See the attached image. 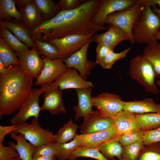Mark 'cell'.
I'll return each mask as SVG.
<instances>
[{
	"instance_id": "6da1fadb",
	"label": "cell",
	"mask_w": 160,
	"mask_h": 160,
	"mask_svg": "<svg viewBox=\"0 0 160 160\" xmlns=\"http://www.w3.org/2000/svg\"><path fill=\"white\" fill-rule=\"evenodd\" d=\"M33 78L18 65L6 68L0 74V118L18 110L30 95Z\"/></svg>"
},
{
	"instance_id": "7a4b0ae2",
	"label": "cell",
	"mask_w": 160,
	"mask_h": 160,
	"mask_svg": "<svg viewBox=\"0 0 160 160\" xmlns=\"http://www.w3.org/2000/svg\"><path fill=\"white\" fill-rule=\"evenodd\" d=\"M100 1L87 0L74 9L62 11L64 21L61 37L73 34H95L98 31L108 30L109 27L96 25L91 21Z\"/></svg>"
},
{
	"instance_id": "3957f363",
	"label": "cell",
	"mask_w": 160,
	"mask_h": 160,
	"mask_svg": "<svg viewBox=\"0 0 160 160\" xmlns=\"http://www.w3.org/2000/svg\"><path fill=\"white\" fill-rule=\"evenodd\" d=\"M143 6L134 24L132 33L135 42L148 45L158 42L154 36L160 31V16L148 6Z\"/></svg>"
},
{
	"instance_id": "277c9868",
	"label": "cell",
	"mask_w": 160,
	"mask_h": 160,
	"mask_svg": "<svg viewBox=\"0 0 160 160\" xmlns=\"http://www.w3.org/2000/svg\"><path fill=\"white\" fill-rule=\"evenodd\" d=\"M129 72L130 77L145 88L146 92L153 94L160 92L155 82L156 75L153 67L142 55L130 60Z\"/></svg>"
},
{
	"instance_id": "5b68a950",
	"label": "cell",
	"mask_w": 160,
	"mask_h": 160,
	"mask_svg": "<svg viewBox=\"0 0 160 160\" xmlns=\"http://www.w3.org/2000/svg\"><path fill=\"white\" fill-rule=\"evenodd\" d=\"M143 7L139 0H137L136 3L129 8L108 15L104 24H112L118 27L128 36L131 43L134 44L135 42L132 33L133 27Z\"/></svg>"
},
{
	"instance_id": "8992f818",
	"label": "cell",
	"mask_w": 160,
	"mask_h": 160,
	"mask_svg": "<svg viewBox=\"0 0 160 160\" xmlns=\"http://www.w3.org/2000/svg\"><path fill=\"white\" fill-rule=\"evenodd\" d=\"M13 132L23 135L25 138L35 148L49 143H56L55 135L48 129L42 128L38 119L35 118L30 124L21 122L16 125Z\"/></svg>"
},
{
	"instance_id": "52a82bcc",
	"label": "cell",
	"mask_w": 160,
	"mask_h": 160,
	"mask_svg": "<svg viewBox=\"0 0 160 160\" xmlns=\"http://www.w3.org/2000/svg\"><path fill=\"white\" fill-rule=\"evenodd\" d=\"M44 92V90L42 88H33L29 97L19 108L18 112L10 119V122L11 125H16L21 122H26L31 117L38 119L40 112L42 110L39 104V97Z\"/></svg>"
},
{
	"instance_id": "ba28073f",
	"label": "cell",
	"mask_w": 160,
	"mask_h": 160,
	"mask_svg": "<svg viewBox=\"0 0 160 160\" xmlns=\"http://www.w3.org/2000/svg\"><path fill=\"white\" fill-rule=\"evenodd\" d=\"M95 34H73L48 41L54 45L66 59L81 48Z\"/></svg>"
},
{
	"instance_id": "9c48e42d",
	"label": "cell",
	"mask_w": 160,
	"mask_h": 160,
	"mask_svg": "<svg viewBox=\"0 0 160 160\" xmlns=\"http://www.w3.org/2000/svg\"><path fill=\"white\" fill-rule=\"evenodd\" d=\"M44 91L42 110L56 115L60 113L65 114L66 109L62 98V90L60 89L55 81L40 86Z\"/></svg>"
},
{
	"instance_id": "30bf717a",
	"label": "cell",
	"mask_w": 160,
	"mask_h": 160,
	"mask_svg": "<svg viewBox=\"0 0 160 160\" xmlns=\"http://www.w3.org/2000/svg\"><path fill=\"white\" fill-rule=\"evenodd\" d=\"M93 106L103 116L112 118L123 110L124 101L114 93L106 92L93 97Z\"/></svg>"
},
{
	"instance_id": "8fae6325",
	"label": "cell",
	"mask_w": 160,
	"mask_h": 160,
	"mask_svg": "<svg viewBox=\"0 0 160 160\" xmlns=\"http://www.w3.org/2000/svg\"><path fill=\"white\" fill-rule=\"evenodd\" d=\"M136 2L137 0H101L91 21L96 25L104 27V22L108 15L129 8Z\"/></svg>"
},
{
	"instance_id": "7c38bea8",
	"label": "cell",
	"mask_w": 160,
	"mask_h": 160,
	"mask_svg": "<svg viewBox=\"0 0 160 160\" xmlns=\"http://www.w3.org/2000/svg\"><path fill=\"white\" fill-rule=\"evenodd\" d=\"M91 42L90 39L80 49L63 60L67 68L76 69L79 71V75L85 80L87 76L90 75V70L95 67L97 64L87 58V50Z\"/></svg>"
},
{
	"instance_id": "4fadbf2b",
	"label": "cell",
	"mask_w": 160,
	"mask_h": 160,
	"mask_svg": "<svg viewBox=\"0 0 160 160\" xmlns=\"http://www.w3.org/2000/svg\"><path fill=\"white\" fill-rule=\"evenodd\" d=\"M22 22L32 32L44 21L33 0H15Z\"/></svg>"
},
{
	"instance_id": "5bb4252c",
	"label": "cell",
	"mask_w": 160,
	"mask_h": 160,
	"mask_svg": "<svg viewBox=\"0 0 160 160\" xmlns=\"http://www.w3.org/2000/svg\"><path fill=\"white\" fill-rule=\"evenodd\" d=\"M15 53L21 68L33 78L37 79L44 68V62L40 57L36 48Z\"/></svg>"
},
{
	"instance_id": "9a60e30c",
	"label": "cell",
	"mask_w": 160,
	"mask_h": 160,
	"mask_svg": "<svg viewBox=\"0 0 160 160\" xmlns=\"http://www.w3.org/2000/svg\"><path fill=\"white\" fill-rule=\"evenodd\" d=\"M44 62V68L35 84L41 86L55 81L63 74L67 69L63 60L60 59L52 60L41 56Z\"/></svg>"
},
{
	"instance_id": "2e32d148",
	"label": "cell",
	"mask_w": 160,
	"mask_h": 160,
	"mask_svg": "<svg viewBox=\"0 0 160 160\" xmlns=\"http://www.w3.org/2000/svg\"><path fill=\"white\" fill-rule=\"evenodd\" d=\"M79 127L82 135H88L107 129L113 126L111 118L102 116L98 110L93 111L84 118Z\"/></svg>"
},
{
	"instance_id": "e0dca14e",
	"label": "cell",
	"mask_w": 160,
	"mask_h": 160,
	"mask_svg": "<svg viewBox=\"0 0 160 160\" xmlns=\"http://www.w3.org/2000/svg\"><path fill=\"white\" fill-rule=\"evenodd\" d=\"M60 89L86 88L94 87L92 82L82 78L74 68H67L65 72L55 81Z\"/></svg>"
},
{
	"instance_id": "ac0fdd59",
	"label": "cell",
	"mask_w": 160,
	"mask_h": 160,
	"mask_svg": "<svg viewBox=\"0 0 160 160\" xmlns=\"http://www.w3.org/2000/svg\"><path fill=\"white\" fill-rule=\"evenodd\" d=\"M91 42L102 44L113 50L116 46L124 40H129L128 36L117 26L110 25L107 31L101 34H95L91 39Z\"/></svg>"
},
{
	"instance_id": "d6986e66",
	"label": "cell",
	"mask_w": 160,
	"mask_h": 160,
	"mask_svg": "<svg viewBox=\"0 0 160 160\" xmlns=\"http://www.w3.org/2000/svg\"><path fill=\"white\" fill-rule=\"evenodd\" d=\"M0 24L8 29L20 41L29 48L36 47L32 32L21 21L13 18L0 20Z\"/></svg>"
},
{
	"instance_id": "ffe728a7",
	"label": "cell",
	"mask_w": 160,
	"mask_h": 160,
	"mask_svg": "<svg viewBox=\"0 0 160 160\" xmlns=\"http://www.w3.org/2000/svg\"><path fill=\"white\" fill-rule=\"evenodd\" d=\"M112 119L113 126L119 135L141 129L135 114L129 111L123 110Z\"/></svg>"
},
{
	"instance_id": "44dd1931",
	"label": "cell",
	"mask_w": 160,
	"mask_h": 160,
	"mask_svg": "<svg viewBox=\"0 0 160 160\" xmlns=\"http://www.w3.org/2000/svg\"><path fill=\"white\" fill-rule=\"evenodd\" d=\"M78 98L77 105L72 108L75 112V120L81 117L84 118L93 111V97L91 96V87L75 89Z\"/></svg>"
},
{
	"instance_id": "7402d4cb",
	"label": "cell",
	"mask_w": 160,
	"mask_h": 160,
	"mask_svg": "<svg viewBox=\"0 0 160 160\" xmlns=\"http://www.w3.org/2000/svg\"><path fill=\"white\" fill-rule=\"evenodd\" d=\"M118 135L116 129L113 126L107 129L96 133L79 135V138L81 146L97 147L101 143Z\"/></svg>"
},
{
	"instance_id": "603a6c76",
	"label": "cell",
	"mask_w": 160,
	"mask_h": 160,
	"mask_svg": "<svg viewBox=\"0 0 160 160\" xmlns=\"http://www.w3.org/2000/svg\"><path fill=\"white\" fill-rule=\"evenodd\" d=\"M123 110L135 114H143L160 112V105L152 98H148L140 100L124 101Z\"/></svg>"
},
{
	"instance_id": "cb8c5ba5",
	"label": "cell",
	"mask_w": 160,
	"mask_h": 160,
	"mask_svg": "<svg viewBox=\"0 0 160 160\" xmlns=\"http://www.w3.org/2000/svg\"><path fill=\"white\" fill-rule=\"evenodd\" d=\"M11 137L16 141H8L7 144L14 147L18 152L22 160H33V154L35 147L29 142H28L23 135H17L13 132L9 134Z\"/></svg>"
},
{
	"instance_id": "d4e9b609",
	"label": "cell",
	"mask_w": 160,
	"mask_h": 160,
	"mask_svg": "<svg viewBox=\"0 0 160 160\" xmlns=\"http://www.w3.org/2000/svg\"><path fill=\"white\" fill-rule=\"evenodd\" d=\"M119 135L117 136L98 146V150L109 160H121L122 146L119 141Z\"/></svg>"
},
{
	"instance_id": "484cf974",
	"label": "cell",
	"mask_w": 160,
	"mask_h": 160,
	"mask_svg": "<svg viewBox=\"0 0 160 160\" xmlns=\"http://www.w3.org/2000/svg\"><path fill=\"white\" fill-rule=\"evenodd\" d=\"M44 22L50 20L61 11L58 3L52 0H33Z\"/></svg>"
},
{
	"instance_id": "4316f807",
	"label": "cell",
	"mask_w": 160,
	"mask_h": 160,
	"mask_svg": "<svg viewBox=\"0 0 160 160\" xmlns=\"http://www.w3.org/2000/svg\"><path fill=\"white\" fill-rule=\"evenodd\" d=\"M158 44L152 42L147 45L142 55L152 65L156 76L160 79V47Z\"/></svg>"
},
{
	"instance_id": "83f0119b",
	"label": "cell",
	"mask_w": 160,
	"mask_h": 160,
	"mask_svg": "<svg viewBox=\"0 0 160 160\" xmlns=\"http://www.w3.org/2000/svg\"><path fill=\"white\" fill-rule=\"evenodd\" d=\"M0 37L15 52H25L29 49L25 44L20 41L8 29L0 24Z\"/></svg>"
},
{
	"instance_id": "f1b7e54d",
	"label": "cell",
	"mask_w": 160,
	"mask_h": 160,
	"mask_svg": "<svg viewBox=\"0 0 160 160\" xmlns=\"http://www.w3.org/2000/svg\"><path fill=\"white\" fill-rule=\"evenodd\" d=\"M136 120L143 131L160 127V112L143 114H135Z\"/></svg>"
},
{
	"instance_id": "f546056e",
	"label": "cell",
	"mask_w": 160,
	"mask_h": 160,
	"mask_svg": "<svg viewBox=\"0 0 160 160\" xmlns=\"http://www.w3.org/2000/svg\"><path fill=\"white\" fill-rule=\"evenodd\" d=\"M79 127L71 119L58 130L57 134L55 135L56 143L62 144L72 141L77 134Z\"/></svg>"
},
{
	"instance_id": "4dcf8cb0",
	"label": "cell",
	"mask_w": 160,
	"mask_h": 160,
	"mask_svg": "<svg viewBox=\"0 0 160 160\" xmlns=\"http://www.w3.org/2000/svg\"><path fill=\"white\" fill-rule=\"evenodd\" d=\"M13 18L22 22L15 0H0V20H10Z\"/></svg>"
},
{
	"instance_id": "1f68e13d",
	"label": "cell",
	"mask_w": 160,
	"mask_h": 160,
	"mask_svg": "<svg viewBox=\"0 0 160 160\" xmlns=\"http://www.w3.org/2000/svg\"><path fill=\"white\" fill-rule=\"evenodd\" d=\"M79 157L90 158L97 160H109L96 147L81 146L74 151L67 158L68 160H76Z\"/></svg>"
},
{
	"instance_id": "d6a6232c",
	"label": "cell",
	"mask_w": 160,
	"mask_h": 160,
	"mask_svg": "<svg viewBox=\"0 0 160 160\" xmlns=\"http://www.w3.org/2000/svg\"><path fill=\"white\" fill-rule=\"evenodd\" d=\"M34 41L39 55L52 60L60 59L64 60L56 47L49 41H41L37 39Z\"/></svg>"
},
{
	"instance_id": "836d02e7",
	"label": "cell",
	"mask_w": 160,
	"mask_h": 160,
	"mask_svg": "<svg viewBox=\"0 0 160 160\" xmlns=\"http://www.w3.org/2000/svg\"><path fill=\"white\" fill-rule=\"evenodd\" d=\"M81 145L78 134H76L73 140L69 142L62 144L56 143V156L58 160H67L70 154Z\"/></svg>"
},
{
	"instance_id": "e575fe53",
	"label": "cell",
	"mask_w": 160,
	"mask_h": 160,
	"mask_svg": "<svg viewBox=\"0 0 160 160\" xmlns=\"http://www.w3.org/2000/svg\"><path fill=\"white\" fill-rule=\"evenodd\" d=\"M0 59L3 62L5 68L12 65H18V58L15 53L0 37Z\"/></svg>"
},
{
	"instance_id": "d590c367",
	"label": "cell",
	"mask_w": 160,
	"mask_h": 160,
	"mask_svg": "<svg viewBox=\"0 0 160 160\" xmlns=\"http://www.w3.org/2000/svg\"><path fill=\"white\" fill-rule=\"evenodd\" d=\"M136 160H160V141L145 145Z\"/></svg>"
},
{
	"instance_id": "8d00e7d4",
	"label": "cell",
	"mask_w": 160,
	"mask_h": 160,
	"mask_svg": "<svg viewBox=\"0 0 160 160\" xmlns=\"http://www.w3.org/2000/svg\"><path fill=\"white\" fill-rule=\"evenodd\" d=\"M144 146L143 139L130 145L123 146L121 160H136Z\"/></svg>"
},
{
	"instance_id": "74e56055",
	"label": "cell",
	"mask_w": 160,
	"mask_h": 160,
	"mask_svg": "<svg viewBox=\"0 0 160 160\" xmlns=\"http://www.w3.org/2000/svg\"><path fill=\"white\" fill-rule=\"evenodd\" d=\"M131 49V47H129L119 53L115 52L113 50H111L98 65H100L103 69H110L116 61L124 58Z\"/></svg>"
},
{
	"instance_id": "f35d334b",
	"label": "cell",
	"mask_w": 160,
	"mask_h": 160,
	"mask_svg": "<svg viewBox=\"0 0 160 160\" xmlns=\"http://www.w3.org/2000/svg\"><path fill=\"white\" fill-rule=\"evenodd\" d=\"M144 131L141 129L119 135V141L122 146L133 144L143 139Z\"/></svg>"
},
{
	"instance_id": "ab89813d",
	"label": "cell",
	"mask_w": 160,
	"mask_h": 160,
	"mask_svg": "<svg viewBox=\"0 0 160 160\" xmlns=\"http://www.w3.org/2000/svg\"><path fill=\"white\" fill-rule=\"evenodd\" d=\"M55 143H49L35 148L33 158L38 156L54 157L56 156Z\"/></svg>"
},
{
	"instance_id": "60d3db41",
	"label": "cell",
	"mask_w": 160,
	"mask_h": 160,
	"mask_svg": "<svg viewBox=\"0 0 160 160\" xmlns=\"http://www.w3.org/2000/svg\"><path fill=\"white\" fill-rule=\"evenodd\" d=\"M18 156V152L13 147L0 144V160H12Z\"/></svg>"
},
{
	"instance_id": "b9f144b4",
	"label": "cell",
	"mask_w": 160,
	"mask_h": 160,
	"mask_svg": "<svg viewBox=\"0 0 160 160\" xmlns=\"http://www.w3.org/2000/svg\"><path fill=\"white\" fill-rule=\"evenodd\" d=\"M143 140L145 145L160 141V127L144 131Z\"/></svg>"
},
{
	"instance_id": "7bdbcfd3",
	"label": "cell",
	"mask_w": 160,
	"mask_h": 160,
	"mask_svg": "<svg viewBox=\"0 0 160 160\" xmlns=\"http://www.w3.org/2000/svg\"><path fill=\"white\" fill-rule=\"evenodd\" d=\"M84 1L81 0H61L58 3L61 11H68L77 8Z\"/></svg>"
},
{
	"instance_id": "ee69618b",
	"label": "cell",
	"mask_w": 160,
	"mask_h": 160,
	"mask_svg": "<svg viewBox=\"0 0 160 160\" xmlns=\"http://www.w3.org/2000/svg\"><path fill=\"white\" fill-rule=\"evenodd\" d=\"M111 50L105 45L101 44H98L96 49L95 63L99 64Z\"/></svg>"
},
{
	"instance_id": "f6af8a7d",
	"label": "cell",
	"mask_w": 160,
	"mask_h": 160,
	"mask_svg": "<svg viewBox=\"0 0 160 160\" xmlns=\"http://www.w3.org/2000/svg\"><path fill=\"white\" fill-rule=\"evenodd\" d=\"M142 6L148 5L151 8L153 12L160 16V0H139Z\"/></svg>"
},
{
	"instance_id": "bcb514c9",
	"label": "cell",
	"mask_w": 160,
	"mask_h": 160,
	"mask_svg": "<svg viewBox=\"0 0 160 160\" xmlns=\"http://www.w3.org/2000/svg\"><path fill=\"white\" fill-rule=\"evenodd\" d=\"M16 129V126L12 125L9 126H3L0 125V144L3 145V142L5 136L14 132Z\"/></svg>"
},
{
	"instance_id": "7dc6e473",
	"label": "cell",
	"mask_w": 160,
	"mask_h": 160,
	"mask_svg": "<svg viewBox=\"0 0 160 160\" xmlns=\"http://www.w3.org/2000/svg\"><path fill=\"white\" fill-rule=\"evenodd\" d=\"M56 157L36 156L33 158V160H56Z\"/></svg>"
},
{
	"instance_id": "c3c4849f",
	"label": "cell",
	"mask_w": 160,
	"mask_h": 160,
	"mask_svg": "<svg viewBox=\"0 0 160 160\" xmlns=\"http://www.w3.org/2000/svg\"><path fill=\"white\" fill-rule=\"evenodd\" d=\"M6 68L3 62L0 59V73L3 72Z\"/></svg>"
},
{
	"instance_id": "681fc988",
	"label": "cell",
	"mask_w": 160,
	"mask_h": 160,
	"mask_svg": "<svg viewBox=\"0 0 160 160\" xmlns=\"http://www.w3.org/2000/svg\"><path fill=\"white\" fill-rule=\"evenodd\" d=\"M154 38L156 41L159 40L160 41V31L154 35ZM158 44L160 47V43H159Z\"/></svg>"
},
{
	"instance_id": "f907efd6",
	"label": "cell",
	"mask_w": 160,
	"mask_h": 160,
	"mask_svg": "<svg viewBox=\"0 0 160 160\" xmlns=\"http://www.w3.org/2000/svg\"><path fill=\"white\" fill-rule=\"evenodd\" d=\"M12 160H22L19 156L15 157Z\"/></svg>"
},
{
	"instance_id": "816d5d0a",
	"label": "cell",
	"mask_w": 160,
	"mask_h": 160,
	"mask_svg": "<svg viewBox=\"0 0 160 160\" xmlns=\"http://www.w3.org/2000/svg\"><path fill=\"white\" fill-rule=\"evenodd\" d=\"M156 83L157 85L160 87V79L158 80Z\"/></svg>"
}]
</instances>
